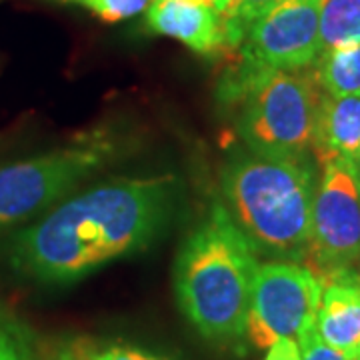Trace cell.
<instances>
[{"label":"cell","instance_id":"obj_1","mask_svg":"<svg viewBox=\"0 0 360 360\" xmlns=\"http://www.w3.org/2000/svg\"><path fill=\"white\" fill-rule=\"evenodd\" d=\"M174 205V179L120 176L78 193L20 232L11 260L42 284H72L150 246Z\"/></svg>","mask_w":360,"mask_h":360},{"label":"cell","instance_id":"obj_2","mask_svg":"<svg viewBox=\"0 0 360 360\" xmlns=\"http://www.w3.org/2000/svg\"><path fill=\"white\" fill-rule=\"evenodd\" d=\"M258 257L217 200L180 245L172 284L196 333L222 347H245Z\"/></svg>","mask_w":360,"mask_h":360},{"label":"cell","instance_id":"obj_3","mask_svg":"<svg viewBox=\"0 0 360 360\" xmlns=\"http://www.w3.org/2000/svg\"><path fill=\"white\" fill-rule=\"evenodd\" d=\"M316 172L309 155L234 150L220 170L222 205L257 257L304 262Z\"/></svg>","mask_w":360,"mask_h":360},{"label":"cell","instance_id":"obj_4","mask_svg":"<svg viewBox=\"0 0 360 360\" xmlns=\"http://www.w3.org/2000/svg\"><path fill=\"white\" fill-rule=\"evenodd\" d=\"M236 58L217 96L234 110L246 148L266 156L309 155L324 94L314 68H270L238 52Z\"/></svg>","mask_w":360,"mask_h":360},{"label":"cell","instance_id":"obj_5","mask_svg":"<svg viewBox=\"0 0 360 360\" xmlns=\"http://www.w3.org/2000/svg\"><path fill=\"white\" fill-rule=\"evenodd\" d=\"M112 155L101 134L46 155L0 167V231L30 220L63 200Z\"/></svg>","mask_w":360,"mask_h":360},{"label":"cell","instance_id":"obj_6","mask_svg":"<svg viewBox=\"0 0 360 360\" xmlns=\"http://www.w3.org/2000/svg\"><path fill=\"white\" fill-rule=\"evenodd\" d=\"M304 266L324 286L356 272L360 260V170L342 156L322 162Z\"/></svg>","mask_w":360,"mask_h":360},{"label":"cell","instance_id":"obj_7","mask_svg":"<svg viewBox=\"0 0 360 360\" xmlns=\"http://www.w3.org/2000/svg\"><path fill=\"white\" fill-rule=\"evenodd\" d=\"M321 281L300 262L269 260L258 264L246 322V340L269 348L278 338H298L316 324Z\"/></svg>","mask_w":360,"mask_h":360},{"label":"cell","instance_id":"obj_8","mask_svg":"<svg viewBox=\"0 0 360 360\" xmlns=\"http://www.w3.org/2000/svg\"><path fill=\"white\" fill-rule=\"evenodd\" d=\"M321 51V0H276L248 28L238 54L270 68L298 70L314 65Z\"/></svg>","mask_w":360,"mask_h":360},{"label":"cell","instance_id":"obj_9","mask_svg":"<svg viewBox=\"0 0 360 360\" xmlns=\"http://www.w3.org/2000/svg\"><path fill=\"white\" fill-rule=\"evenodd\" d=\"M144 14V25L155 34L206 56L226 52L222 18L202 0H153Z\"/></svg>","mask_w":360,"mask_h":360},{"label":"cell","instance_id":"obj_10","mask_svg":"<svg viewBox=\"0 0 360 360\" xmlns=\"http://www.w3.org/2000/svg\"><path fill=\"white\" fill-rule=\"evenodd\" d=\"M316 330L328 347L354 360L360 345V272L322 286Z\"/></svg>","mask_w":360,"mask_h":360},{"label":"cell","instance_id":"obj_11","mask_svg":"<svg viewBox=\"0 0 360 360\" xmlns=\"http://www.w3.org/2000/svg\"><path fill=\"white\" fill-rule=\"evenodd\" d=\"M312 153L319 165L342 156L359 162L360 155V94L330 96L322 94L319 118L312 136Z\"/></svg>","mask_w":360,"mask_h":360},{"label":"cell","instance_id":"obj_12","mask_svg":"<svg viewBox=\"0 0 360 360\" xmlns=\"http://www.w3.org/2000/svg\"><path fill=\"white\" fill-rule=\"evenodd\" d=\"M312 68L321 89L326 94H360V44L321 52Z\"/></svg>","mask_w":360,"mask_h":360},{"label":"cell","instance_id":"obj_13","mask_svg":"<svg viewBox=\"0 0 360 360\" xmlns=\"http://www.w3.org/2000/svg\"><path fill=\"white\" fill-rule=\"evenodd\" d=\"M360 44V0H321V52Z\"/></svg>","mask_w":360,"mask_h":360},{"label":"cell","instance_id":"obj_14","mask_svg":"<svg viewBox=\"0 0 360 360\" xmlns=\"http://www.w3.org/2000/svg\"><path fill=\"white\" fill-rule=\"evenodd\" d=\"M276 0H232L229 13L222 16L226 52H238L246 39L248 28L258 16L269 11Z\"/></svg>","mask_w":360,"mask_h":360},{"label":"cell","instance_id":"obj_15","mask_svg":"<svg viewBox=\"0 0 360 360\" xmlns=\"http://www.w3.org/2000/svg\"><path fill=\"white\" fill-rule=\"evenodd\" d=\"M65 4H77L96 14L104 22H120L146 13L153 0H56Z\"/></svg>","mask_w":360,"mask_h":360},{"label":"cell","instance_id":"obj_16","mask_svg":"<svg viewBox=\"0 0 360 360\" xmlns=\"http://www.w3.org/2000/svg\"><path fill=\"white\" fill-rule=\"evenodd\" d=\"M72 352L78 360H165L141 348L124 347V345H106V347H75Z\"/></svg>","mask_w":360,"mask_h":360},{"label":"cell","instance_id":"obj_17","mask_svg":"<svg viewBox=\"0 0 360 360\" xmlns=\"http://www.w3.org/2000/svg\"><path fill=\"white\" fill-rule=\"evenodd\" d=\"M298 347H300V354L302 360H348L345 354H340L338 350L328 347L319 335L316 324L310 326L309 330H304L302 335L296 338Z\"/></svg>","mask_w":360,"mask_h":360},{"label":"cell","instance_id":"obj_18","mask_svg":"<svg viewBox=\"0 0 360 360\" xmlns=\"http://www.w3.org/2000/svg\"><path fill=\"white\" fill-rule=\"evenodd\" d=\"M264 360H302L296 338H278L269 347Z\"/></svg>","mask_w":360,"mask_h":360},{"label":"cell","instance_id":"obj_19","mask_svg":"<svg viewBox=\"0 0 360 360\" xmlns=\"http://www.w3.org/2000/svg\"><path fill=\"white\" fill-rule=\"evenodd\" d=\"M0 360H20L16 348L4 336H0Z\"/></svg>","mask_w":360,"mask_h":360},{"label":"cell","instance_id":"obj_20","mask_svg":"<svg viewBox=\"0 0 360 360\" xmlns=\"http://www.w3.org/2000/svg\"><path fill=\"white\" fill-rule=\"evenodd\" d=\"M202 2H205V4H208L210 8H214V11L220 14V18H222L224 14L229 13L232 0H202Z\"/></svg>","mask_w":360,"mask_h":360},{"label":"cell","instance_id":"obj_21","mask_svg":"<svg viewBox=\"0 0 360 360\" xmlns=\"http://www.w3.org/2000/svg\"><path fill=\"white\" fill-rule=\"evenodd\" d=\"M52 360H78V356L72 350H63L60 354H56Z\"/></svg>","mask_w":360,"mask_h":360},{"label":"cell","instance_id":"obj_22","mask_svg":"<svg viewBox=\"0 0 360 360\" xmlns=\"http://www.w3.org/2000/svg\"><path fill=\"white\" fill-rule=\"evenodd\" d=\"M354 360H360V345H359V350H356V356H354Z\"/></svg>","mask_w":360,"mask_h":360},{"label":"cell","instance_id":"obj_23","mask_svg":"<svg viewBox=\"0 0 360 360\" xmlns=\"http://www.w3.org/2000/svg\"><path fill=\"white\" fill-rule=\"evenodd\" d=\"M356 167H359V170H360V155H359V162H356Z\"/></svg>","mask_w":360,"mask_h":360}]
</instances>
